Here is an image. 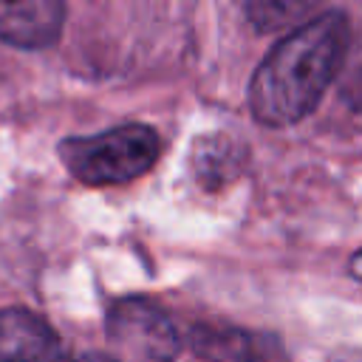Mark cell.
<instances>
[{
  "label": "cell",
  "mask_w": 362,
  "mask_h": 362,
  "mask_svg": "<svg viewBox=\"0 0 362 362\" xmlns=\"http://www.w3.org/2000/svg\"><path fill=\"white\" fill-rule=\"evenodd\" d=\"M65 20V0H0V40L14 48L51 45Z\"/></svg>",
  "instance_id": "5"
},
{
  "label": "cell",
  "mask_w": 362,
  "mask_h": 362,
  "mask_svg": "<svg viewBox=\"0 0 362 362\" xmlns=\"http://www.w3.org/2000/svg\"><path fill=\"white\" fill-rule=\"evenodd\" d=\"M158 153V133L147 124H119L96 136L65 139L59 144L62 164L88 187L133 181L156 164Z\"/></svg>",
  "instance_id": "2"
},
{
  "label": "cell",
  "mask_w": 362,
  "mask_h": 362,
  "mask_svg": "<svg viewBox=\"0 0 362 362\" xmlns=\"http://www.w3.org/2000/svg\"><path fill=\"white\" fill-rule=\"evenodd\" d=\"M0 362H71L57 331L28 308L0 311Z\"/></svg>",
  "instance_id": "4"
},
{
  "label": "cell",
  "mask_w": 362,
  "mask_h": 362,
  "mask_svg": "<svg viewBox=\"0 0 362 362\" xmlns=\"http://www.w3.org/2000/svg\"><path fill=\"white\" fill-rule=\"evenodd\" d=\"M320 0H243L246 17L257 31H277L308 14Z\"/></svg>",
  "instance_id": "6"
},
{
  "label": "cell",
  "mask_w": 362,
  "mask_h": 362,
  "mask_svg": "<svg viewBox=\"0 0 362 362\" xmlns=\"http://www.w3.org/2000/svg\"><path fill=\"white\" fill-rule=\"evenodd\" d=\"M348 17L325 11L286 34L249 82V110L266 127L303 122L334 82L348 51Z\"/></svg>",
  "instance_id": "1"
},
{
  "label": "cell",
  "mask_w": 362,
  "mask_h": 362,
  "mask_svg": "<svg viewBox=\"0 0 362 362\" xmlns=\"http://www.w3.org/2000/svg\"><path fill=\"white\" fill-rule=\"evenodd\" d=\"M238 153H232L229 141H215V139H201L195 153H192V164L195 173L201 178V184L212 187L215 181H226L235 167H238Z\"/></svg>",
  "instance_id": "7"
},
{
  "label": "cell",
  "mask_w": 362,
  "mask_h": 362,
  "mask_svg": "<svg viewBox=\"0 0 362 362\" xmlns=\"http://www.w3.org/2000/svg\"><path fill=\"white\" fill-rule=\"evenodd\" d=\"M107 337L124 362H173L181 348L170 317L144 297H124L110 305Z\"/></svg>",
  "instance_id": "3"
},
{
  "label": "cell",
  "mask_w": 362,
  "mask_h": 362,
  "mask_svg": "<svg viewBox=\"0 0 362 362\" xmlns=\"http://www.w3.org/2000/svg\"><path fill=\"white\" fill-rule=\"evenodd\" d=\"M79 362H119V359H110V356H102V354H85Z\"/></svg>",
  "instance_id": "8"
}]
</instances>
